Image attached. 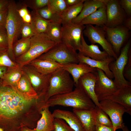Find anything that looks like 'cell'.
<instances>
[{
	"label": "cell",
	"mask_w": 131,
	"mask_h": 131,
	"mask_svg": "<svg viewBox=\"0 0 131 131\" xmlns=\"http://www.w3.org/2000/svg\"><path fill=\"white\" fill-rule=\"evenodd\" d=\"M45 103L42 97L22 93L0 79V127L4 131H20L23 126L35 128Z\"/></svg>",
	"instance_id": "6da1fadb"
},
{
	"label": "cell",
	"mask_w": 131,
	"mask_h": 131,
	"mask_svg": "<svg viewBox=\"0 0 131 131\" xmlns=\"http://www.w3.org/2000/svg\"><path fill=\"white\" fill-rule=\"evenodd\" d=\"M45 105L49 107L60 106L83 110L92 109L96 106L92 100L78 86L71 92L51 97L46 102Z\"/></svg>",
	"instance_id": "7a4b0ae2"
},
{
	"label": "cell",
	"mask_w": 131,
	"mask_h": 131,
	"mask_svg": "<svg viewBox=\"0 0 131 131\" xmlns=\"http://www.w3.org/2000/svg\"><path fill=\"white\" fill-rule=\"evenodd\" d=\"M56 44L46 33L37 34L31 38L30 46L27 51L16 59L15 62L22 67L48 51Z\"/></svg>",
	"instance_id": "3957f363"
},
{
	"label": "cell",
	"mask_w": 131,
	"mask_h": 131,
	"mask_svg": "<svg viewBox=\"0 0 131 131\" xmlns=\"http://www.w3.org/2000/svg\"><path fill=\"white\" fill-rule=\"evenodd\" d=\"M17 6L15 1L10 0L5 27L8 37V53L10 58L15 62L13 51L14 43L18 40L24 23L18 13Z\"/></svg>",
	"instance_id": "277c9868"
},
{
	"label": "cell",
	"mask_w": 131,
	"mask_h": 131,
	"mask_svg": "<svg viewBox=\"0 0 131 131\" xmlns=\"http://www.w3.org/2000/svg\"><path fill=\"white\" fill-rule=\"evenodd\" d=\"M74 86L70 74L62 67L49 74V85L44 96L46 102L51 97L73 90Z\"/></svg>",
	"instance_id": "5b68a950"
},
{
	"label": "cell",
	"mask_w": 131,
	"mask_h": 131,
	"mask_svg": "<svg viewBox=\"0 0 131 131\" xmlns=\"http://www.w3.org/2000/svg\"><path fill=\"white\" fill-rule=\"evenodd\" d=\"M37 58L51 59L61 64L79 63L76 51L62 42L56 44Z\"/></svg>",
	"instance_id": "8992f818"
},
{
	"label": "cell",
	"mask_w": 131,
	"mask_h": 131,
	"mask_svg": "<svg viewBox=\"0 0 131 131\" xmlns=\"http://www.w3.org/2000/svg\"><path fill=\"white\" fill-rule=\"evenodd\" d=\"M131 44L130 40L127 42L116 59L111 61L109 67L113 74V80L118 89L127 85H131L123 75L124 70L127 62L129 51Z\"/></svg>",
	"instance_id": "52a82bcc"
},
{
	"label": "cell",
	"mask_w": 131,
	"mask_h": 131,
	"mask_svg": "<svg viewBox=\"0 0 131 131\" xmlns=\"http://www.w3.org/2000/svg\"><path fill=\"white\" fill-rule=\"evenodd\" d=\"M85 25L72 23L62 25V42L76 51L81 46V38Z\"/></svg>",
	"instance_id": "ba28073f"
},
{
	"label": "cell",
	"mask_w": 131,
	"mask_h": 131,
	"mask_svg": "<svg viewBox=\"0 0 131 131\" xmlns=\"http://www.w3.org/2000/svg\"><path fill=\"white\" fill-rule=\"evenodd\" d=\"M94 73L97 77L94 91L98 101L109 99L118 89L115 83L101 69L96 68Z\"/></svg>",
	"instance_id": "9c48e42d"
},
{
	"label": "cell",
	"mask_w": 131,
	"mask_h": 131,
	"mask_svg": "<svg viewBox=\"0 0 131 131\" xmlns=\"http://www.w3.org/2000/svg\"><path fill=\"white\" fill-rule=\"evenodd\" d=\"M106 39L115 54L118 57L121 49L128 37L130 30L124 25L109 27H102Z\"/></svg>",
	"instance_id": "30bf717a"
},
{
	"label": "cell",
	"mask_w": 131,
	"mask_h": 131,
	"mask_svg": "<svg viewBox=\"0 0 131 131\" xmlns=\"http://www.w3.org/2000/svg\"><path fill=\"white\" fill-rule=\"evenodd\" d=\"M85 25V27L83 32V34L87 37L91 44H99L109 56L116 59L118 57L107 40L105 33L102 28L90 24Z\"/></svg>",
	"instance_id": "8fae6325"
},
{
	"label": "cell",
	"mask_w": 131,
	"mask_h": 131,
	"mask_svg": "<svg viewBox=\"0 0 131 131\" xmlns=\"http://www.w3.org/2000/svg\"><path fill=\"white\" fill-rule=\"evenodd\" d=\"M100 108L109 117L114 131L122 129L124 124L123 115L127 113L125 108L119 103L110 99H104L99 102Z\"/></svg>",
	"instance_id": "7c38bea8"
},
{
	"label": "cell",
	"mask_w": 131,
	"mask_h": 131,
	"mask_svg": "<svg viewBox=\"0 0 131 131\" xmlns=\"http://www.w3.org/2000/svg\"><path fill=\"white\" fill-rule=\"evenodd\" d=\"M34 91L38 95L45 96L49 85V74H43L29 64L22 67Z\"/></svg>",
	"instance_id": "4fadbf2b"
},
{
	"label": "cell",
	"mask_w": 131,
	"mask_h": 131,
	"mask_svg": "<svg viewBox=\"0 0 131 131\" xmlns=\"http://www.w3.org/2000/svg\"><path fill=\"white\" fill-rule=\"evenodd\" d=\"M106 7L107 20L105 26L113 27L122 25L127 18L126 15L119 0H108Z\"/></svg>",
	"instance_id": "5bb4252c"
},
{
	"label": "cell",
	"mask_w": 131,
	"mask_h": 131,
	"mask_svg": "<svg viewBox=\"0 0 131 131\" xmlns=\"http://www.w3.org/2000/svg\"><path fill=\"white\" fill-rule=\"evenodd\" d=\"M97 79L96 75L94 73H88L79 79L77 86L83 90L96 106L100 108L99 102L94 91L95 86Z\"/></svg>",
	"instance_id": "9a60e30c"
},
{
	"label": "cell",
	"mask_w": 131,
	"mask_h": 131,
	"mask_svg": "<svg viewBox=\"0 0 131 131\" xmlns=\"http://www.w3.org/2000/svg\"><path fill=\"white\" fill-rule=\"evenodd\" d=\"M81 49L79 52L85 56L100 61H106L114 58L109 56L104 50H100L98 45L87 44L84 39L83 33L81 36Z\"/></svg>",
	"instance_id": "2e32d148"
},
{
	"label": "cell",
	"mask_w": 131,
	"mask_h": 131,
	"mask_svg": "<svg viewBox=\"0 0 131 131\" xmlns=\"http://www.w3.org/2000/svg\"><path fill=\"white\" fill-rule=\"evenodd\" d=\"M62 67L72 75L74 86H77L79 79L88 73H94L96 68H92L88 65L79 62L78 64L68 63L61 64Z\"/></svg>",
	"instance_id": "e0dca14e"
},
{
	"label": "cell",
	"mask_w": 131,
	"mask_h": 131,
	"mask_svg": "<svg viewBox=\"0 0 131 131\" xmlns=\"http://www.w3.org/2000/svg\"><path fill=\"white\" fill-rule=\"evenodd\" d=\"M73 112L78 117L84 131H95L96 123V110L95 108L90 110L73 109Z\"/></svg>",
	"instance_id": "ac0fdd59"
},
{
	"label": "cell",
	"mask_w": 131,
	"mask_h": 131,
	"mask_svg": "<svg viewBox=\"0 0 131 131\" xmlns=\"http://www.w3.org/2000/svg\"><path fill=\"white\" fill-rule=\"evenodd\" d=\"M109 99L122 105L126 110L127 113L131 115V85L121 87Z\"/></svg>",
	"instance_id": "d6986e66"
},
{
	"label": "cell",
	"mask_w": 131,
	"mask_h": 131,
	"mask_svg": "<svg viewBox=\"0 0 131 131\" xmlns=\"http://www.w3.org/2000/svg\"><path fill=\"white\" fill-rule=\"evenodd\" d=\"M108 0H85L80 13L71 23L74 24H80L83 19L99 8L106 6Z\"/></svg>",
	"instance_id": "ffe728a7"
},
{
	"label": "cell",
	"mask_w": 131,
	"mask_h": 131,
	"mask_svg": "<svg viewBox=\"0 0 131 131\" xmlns=\"http://www.w3.org/2000/svg\"><path fill=\"white\" fill-rule=\"evenodd\" d=\"M52 114L54 118L63 120L74 131H84L81 123L73 112L57 109L54 110Z\"/></svg>",
	"instance_id": "44dd1931"
},
{
	"label": "cell",
	"mask_w": 131,
	"mask_h": 131,
	"mask_svg": "<svg viewBox=\"0 0 131 131\" xmlns=\"http://www.w3.org/2000/svg\"><path fill=\"white\" fill-rule=\"evenodd\" d=\"M41 73L45 75L51 74L62 67V65L51 59H36L29 64Z\"/></svg>",
	"instance_id": "7402d4cb"
},
{
	"label": "cell",
	"mask_w": 131,
	"mask_h": 131,
	"mask_svg": "<svg viewBox=\"0 0 131 131\" xmlns=\"http://www.w3.org/2000/svg\"><path fill=\"white\" fill-rule=\"evenodd\" d=\"M78 58L79 62L86 64L92 68L101 69L109 78L112 79L114 78L113 73L109 68V65L111 61L115 59V58L106 61L97 60L85 56L79 52L78 53Z\"/></svg>",
	"instance_id": "603a6c76"
},
{
	"label": "cell",
	"mask_w": 131,
	"mask_h": 131,
	"mask_svg": "<svg viewBox=\"0 0 131 131\" xmlns=\"http://www.w3.org/2000/svg\"><path fill=\"white\" fill-rule=\"evenodd\" d=\"M49 107L45 104L40 111L41 116L38 121L35 129L36 131H52L54 129V118L50 111Z\"/></svg>",
	"instance_id": "cb8c5ba5"
},
{
	"label": "cell",
	"mask_w": 131,
	"mask_h": 131,
	"mask_svg": "<svg viewBox=\"0 0 131 131\" xmlns=\"http://www.w3.org/2000/svg\"><path fill=\"white\" fill-rule=\"evenodd\" d=\"M106 6L101 7L83 19L79 24L81 25H95L99 27L105 25L107 22Z\"/></svg>",
	"instance_id": "d4e9b609"
},
{
	"label": "cell",
	"mask_w": 131,
	"mask_h": 131,
	"mask_svg": "<svg viewBox=\"0 0 131 131\" xmlns=\"http://www.w3.org/2000/svg\"><path fill=\"white\" fill-rule=\"evenodd\" d=\"M24 73L22 67L17 64L16 67H8L2 79L3 84L16 87Z\"/></svg>",
	"instance_id": "484cf974"
},
{
	"label": "cell",
	"mask_w": 131,
	"mask_h": 131,
	"mask_svg": "<svg viewBox=\"0 0 131 131\" xmlns=\"http://www.w3.org/2000/svg\"><path fill=\"white\" fill-rule=\"evenodd\" d=\"M31 14L30 24L36 34L46 33L51 22L42 17L35 10H33Z\"/></svg>",
	"instance_id": "4316f807"
},
{
	"label": "cell",
	"mask_w": 131,
	"mask_h": 131,
	"mask_svg": "<svg viewBox=\"0 0 131 131\" xmlns=\"http://www.w3.org/2000/svg\"><path fill=\"white\" fill-rule=\"evenodd\" d=\"M84 0L76 5L67 8L61 15V25L71 23L80 13Z\"/></svg>",
	"instance_id": "83f0119b"
},
{
	"label": "cell",
	"mask_w": 131,
	"mask_h": 131,
	"mask_svg": "<svg viewBox=\"0 0 131 131\" xmlns=\"http://www.w3.org/2000/svg\"><path fill=\"white\" fill-rule=\"evenodd\" d=\"M30 43L31 38H21L14 43L13 51L15 59L27 51L30 47Z\"/></svg>",
	"instance_id": "f1b7e54d"
},
{
	"label": "cell",
	"mask_w": 131,
	"mask_h": 131,
	"mask_svg": "<svg viewBox=\"0 0 131 131\" xmlns=\"http://www.w3.org/2000/svg\"><path fill=\"white\" fill-rule=\"evenodd\" d=\"M61 24L51 22L46 33L48 37L57 44L62 42Z\"/></svg>",
	"instance_id": "f546056e"
},
{
	"label": "cell",
	"mask_w": 131,
	"mask_h": 131,
	"mask_svg": "<svg viewBox=\"0 0 131 131\" xmlns=\"http://www.w3.org/2000/svg\"><path fill=\"white\" fill-rule=\"evenodd\" d=\"M16 88L19 91L27 95H38L33 89L28 78L24 73Z\"/></svg>",
	"instance_id": "4dcf8cb0"
},
{
	"label": "cell",
	"mask_w": 131,
	"mask_h": 131,
	"mask_svg": "<svg viewBox=\"0 0 131 131\" xmlns=\"http://www.w3.org/2000/svg\"><path fill=\"white\" fill-rule=\"evenodd\" d=\"M35 11L42 17L51 22L61 24V16L52 11L48 6Z\"/></svg>",
	"instance_id": "1f68e13d"
},
{
	"label": "cell",
	"mask_w": 131,
	"mask_h": 131,
	"mask_svg": "<svg viewBox=\"0 0 131 131\" xmlns=\"http://www.w3.org/2000/svg\"><path fill=\"white\" fill-rule=\"evenodd\" d=\"M49 0H26L22 1V5L36 10L47 6Z\"/></svg>",
	"instance_id": "d6a6232c"
},
{
	"label": "cell",
	"mask_w": 131,
	"mask_h": 131,
	"mask_svg": "<svg viewBox=\"0 0 131 131\" xmlns=\"http://www.w3.org/2000/svg\"><path fill=\"white\" fill-rule=\"evenodd\" d=\"M48 6L52 11L61 16L68 7L65 0H49Z\"/></svg>",
	"instance_id": "836d02e7"
},
{
	"label": "cell",
	"mask_w": 131,
	"mask_h": 131,
	"mask_svg": "<svg viewBox=\"0 0 131 131\" xmlns=\"http://www.w3.org/2000/svg\"><path fill=\"white\" fill-rule=\"evenodd\" d=\"M96 123L109 127H113L111 121L108 115L98 107L96 106Z\"/></svg>",
	"instance_id": "e575fe53"
},
{
	"label": "cell",
	"mask_w": 131,
	"mask_h": 131,
	"mask_svg": "<svg viewBox=\"0 0 131 131\" xmlns=\"http://www.w3.org/2000/svg\"><path fill=\"white\" fill-rule=\"evenodd\" d=\"M17 65L9 57L8 54V49H0V66L14 67Z\"/></svg>",
	"instance_id": "d590c367"
},
{
	"label": "cell",
	"mask_w": 131,
	"mask_h": 131,
	"mask_svg": "<svg viewBox=\"0 0 131 131\" xmlns=\"http://www.w3.org/2000/svg\"><path fill=\"white\" fill-rule=\"evenodd\" d=\"M53 131H74L63 120L54 118Z\"/></svg>",
	"instance_id": "8d00e7d4"
},
{
	"label": "cell",
	"mask_w": 131,
	"mask_h": 131,
	"mask_svg": "<svg viewBox=\"0 0 131 131\" xmlns=\"http://www.w3.org/2000/svg\"><path fill=\"white\" fill-rule=\"evenodd\" d=\"M20 34L23 38H31L36 34L30 23H24L22 26Z\"/></svg>",
	"instance_id": "74e56055"
},
{
	"label": "cell",
	"mask_w": 131,
	"mask_h": 131,
	"mask_svg": "<svg viewBox=\"0 0 131 131\" xmlns=\"http://www.w3.org/2000/svg\"><path fill=\"white\" fill-rule=\"evenodd\" d=\"M17 11L24 23H30L32 20L31 14L28 10L27 7L22 5L19 8L17 7Z\"/></svg>",
	"instance_id": "f35d334b"
},
{
	"label": "cell",
	"mask_w": 131,
	"mask_h": 131,
	"mask_svg": "<svg viewBox=\"0 0 131 131\" xmlns=\"http://www.w3.org/2000/svg\"><path fill=\"white\" fill-rule=\"evenodd\" d=\"M8 37L5 27H0V49H8Z\"/></svg>",
	"instance_id": "ab89813d"
},
{
	"label": "cell",
	"mask_w": 131,
	"mask_h": 131,
	"mask_svg": "<svg viewBox=\"0 0 131 131\" xmlns=\"http://www.w3.org/2000/svg\"><path fill=\"white\" fill-rule=\"evenodd\" d=\"M123 75L125 79L131 83V48L130 49L128 61L125 67Z\"/></svg>",
	"instance_id": "60d3db41"
},
{
	"label": "cell",
	"mask_w": 131,
	"mask_h": 131,
	"mask_svg": "<svg viewBox=\"0 0 131 131\" xmlns=\"http://www.w3.org/2000/svg\"><path fill=\"white\" fill-rule=\"evenodd\" d=\"M120 4L126 15L131 16V0H119Z\"/></svg>",
	"instance_id": "b9f144b4"
},
{
	"label": "cell",
	"mask_w": 131,
	"mask_h": 131,
	"mask_svg": "<svg viewBox=\"0 0 131 131\" xmlns=\"http://www.w3.org/2000/svg\"><path fill=\"white\" fill-rule=\"evenodd\" d=\"M8 13V8L0 10V27H5Z\"/></svg>",
	"instance_id": "7bdbcfd3"
},
{
	"label": "cell",
	"mask_w": 131,
	"mask_h": 131,
	"mask_svg": "<svg viewBox=\"0 0 131 131\" xmlns=\"http://www.w3.org/2000/svg\"><path fill=\"white\" fill-rule=\"evenodd\" d=\"M95 131H114L113 127H109L96 123Z\"/></svg>",
	"instance_id": "ee69618b"
},
{
	"label": "cell",
	"mask_w": 131,
	"mask_h": 131,
	"mask_svg": "<svg viewBox=\"0 0 131 131\" xmlns=\"http://www.w3.org/2000/svg\"><path fill=\"white\" fill-rule=\"evenodd\" d=\"M10 0H0V10L8 8Z\"/></svg>",
	"instance_id": "f6af8a7d"
},
{
	"label": "cell",
	"mask_w": 131,
	"mask_h": 131,
	"mask_svg": "<svg viewBox=\"0 0 131 131\" xmlns=\"http://www.w3.org/2000/svg\"><path fill=\"white\" fill-rule=\"evenodd\" d=\"M84 0H65L68 7L73 6L78 4Z\"/></svg>",
	"instance_id": "bcb514c9"
},
{
	"label": "cell",
	"mask_w": 131,
	"mask_h": 131,
	"mask_svg": "<svg viewBox=\"0 0 131 131\" xmlns=\"http://www.w3.org/2000/svg\"><path fill=\"white\" fill-rule=\"evenodd\" d=\"M124 26L128 28L130 30H131V17L127 18L123 23Z\"/></svg>",
	"instance_id": "7dc6e473"
},
{
	"label": "cell",
	"mask_w": 131,
	"mask_h": 131,
	"mask_svg": "<svg viewBox=\"0 0 131 131\" xmlns=\"http://www.w3.org/2000/svg\"><path fill=\"white\" fill-rule=\"evenodd\" d=\"M8 67L5 66H0V79H2L6 73Z\"/></svg>",
	"instance_id": "c3c4849f"
},
{
	"label": "cell",
	"mask_w": 131,
	"mask_h": 131,
	"mask_svg": "<svg viewBox=\"0 0 131 131\" xmlns=\"http://www.w3.org/2000/svg\"><path fill=\"white\" fill-rule=\"evenodd\" d=\"M20 131H36L35 128L31 129L26 126H23L21 128Z\"/></svg>",
	"instance_id": "681fc988"
},
{
	"label": "cell",
	"mask_w": 131,
	"mask_h": 131,
	"mask_svg": "<svg viewBox=\"0 0 131 131\" xmlns=\"http://www.w3.org/2000/svg\"><path fill=\"white\" fill-rule=\"evenodd\" d=\"M123 131H130L126 126L124 124L122 128Z\"/></svg>",
	"instance_id": "f907efd6"
},
{
	"label": "cell",
	"mask_w": 131,
	"mask_h": 131,
	"mask_svg": "<svg viewBox=\"0 0 131 131\" xmlns=\"http://www.w3.org/2000/svg\"><path fill=\"white\" fill-rule=\"evenodd\" d=\"M0 131H4L3 129L0 127Z\"/></svg>",
	"instance_id": "816d5d0a"
},
{
	"label": "cell",
	"mask_w": 131,
	"mask_h": 131,
	"mask_svg": "<svg viewBox=\"0 0 131 131\" xmlns=\"http://www.w3.org/2000/svg\"></svg>",
	"instance_id": "f5cc1de1"
},
{
	"label": "cell",
	"mask_w": 131,
	"mask_h": 131,
	"mask_svg": "<svg viewBox=\"0 0 131 131\" xmlns=\"http://www.w3.org/2000/svg\"></svg>",
	"instance_id": "db71d44e"
}]
</instances>
